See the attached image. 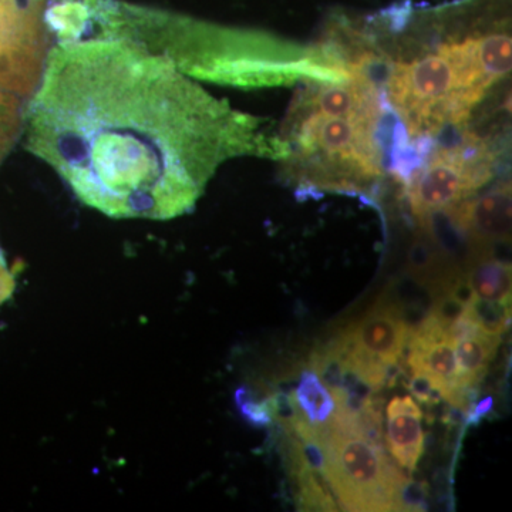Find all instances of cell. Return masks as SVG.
Listing matches in <instances>:
<instances>
[{
  "mask_svg": "<svg viewBox=\"0 0 512 512\" xmlns=\"http://www.w3.org/2000/svg\"><path fill=\"white\" fill-rule=\"evenodd\" d=\"M325 478L340 510L400 511L399 495L410 476L397 466L383 443L330 429L323 434Z\"/></svg>",
  "mask_w": 512,
  "mask_h": 512,
  "instance_id": "cell-6",
  "label": "cell"
},
{
  "mask_svg": "<svg viewBox=\"0 0 512 512\" xmlns=\"http://www.w3.org/2000/svg\"><path fill=\"white\" fill-rule=\"evenodd\" d=\"M42 3L0 0V92L32 96L49 55Z\"/></svg>",
  "mask_w": 512,
  "mask_h": 512,
  "instance_id": "cell-8",
  "label": "cell"
},
{
  "mask_svg": "<svg viewBox=\"0 0 512 512\" xmlns=\"http://www.w3.org/2000/svg\"><path fill=\"white\" fill-rule=\"evenodd\" d=\"M25 2H40V3H42V0H25Z\"/></svg>",
  "mask_w": 512,
  "mask_h": 512,
  "instance_id": "cell-20",
  "label": "cell"
},
{
  "mask_svg": "<svg viewBox=\"0 0 512 512\" xmlns=\"http://www.w3.org/2000/svg\"><path fill=\"white\" fill-rule=\"evenodd\" d=\"M474 248H491L511 238V185L501 184L480 197L444 211Z\"/></svg>",
  "mask_w": 512,
  "mask_h": 512,
  "instance_id": "cell-9",
  "label": "cell"
},
{
  "mask_svg": "<svg viewBox=\"0 0 512 512\" xmlns=\"http://www.w3.org/2000/svg\"><path fill=\"white\" fill-rule=\"evenodd\" d=\"M500 340L501 338L477 332L454 345L458 373L464 389L478 390L494 360Z\"/></svg>",
  "mask_w": 512,
  "mask_h": 512,
  "instance_id": "cell-13",
  "label": "cell"
},
{
  "mask_svg": "<svg viewBox=\"0 0 512 512\" xmlns=\"http://www.w3.org/2000/svg\"><path fill=\"white\" fill-rule=\"evenodd\" d=\"M239 410L244 414L248 423L255 427H269L275 421V394L255 399L254 393L248 387H242L237 392Z\"/></svg>",
  "mask_w": 512,
  "mask_h": 512,
  "instance_id": "cell-16",
  "label": "cell"
},
{
  "mask_svg": "<svg viewBox=\"0 0 512 512\" xmlns=\"http://www.w3.org/2000/svg\"><path fill=\"white\" fill-rule=\"evenodd\" d=\"M427 488L423 483H416L412 478L403 484L399 495L400 511L426 510Z\"/></svg>",
  "mask_w": 512,
  "mask_h": 512,
  "instance_id": "cell-17",
  "label": "cell"
},
{
  "mask_svg": "<svg viewBox=\"0 0 512 512\" xmlns=\"http://www.w3.org/2000/svg\"><path fill=\"white\" fill-rule=\"evenodd\" d=\"M497 165V147L463 128L456 143L430 151L404 181L410 211L421 224L457 207L494 180Z\"/></svg>",
  "mask_w": 512,
  "mask_h": 512,
  "instance_id": "cell-5",
  "label": "cell"
},
{
  "mask_svg": "<svg viewBox=\"0 0 512 512\" xmlns=\"http://www.w3.org/2000/svg\"><path fill=\"white\" fill-rule=\"evenodd\" d=\"M424 414L413 396H394L387 404L383 446L394 463L409 476L424 454Z\"/></svg>",
  "mask_w": 512,
  "mask_h": 512,
  "instance_id": "cell-10",
  "label": "cell"
},
{
  "mask_svg": "<svg viewBox=\"0 0 512 512\" xmlns=\"http://www.w3.org/2000/svg\"><path fill=\"white\" fill-rule=\"evenodd\" d=\"M97 36L121 37L170 60L195 79L238 87L282 86L305 80L339 79L348 64L328 42L313 47L221 28L180 16L99 0Z\"/></svg>",
  "mask_w": 512,
  "mask_h": 512,
  "instance_id": "cell-4",
  "label": "cell"
},
{
  "mask_svg": "<svg viewBox=\"0 0 512 512\" xmlns=\"http://www.w3.org/2000/svg\"><path fill=\"white\" fill-rule=\"evenodd\" d=\"M373 63H353L339 79L305 80L281 133L282 160L298 192L367 194L386 174L382 128L387 104Z\"/></svg>",
  "mask_w": 512,
  "mask_h": 512,
  "instance_id": "cell-3",
  "label": "cell"
},
{
  "mask_svg": "<svg viewBox=\"0 0 512 512\" xmlns=\"http://www.w3.org/2000/svg\"><path fill=\"white\" fill-rule=\"evenodd\" d=\"M494 406L493 396L483 397L478 402L471 403L466 414L467 426H478L485 417L494 412Z\"/></svg>",
  "mask_w": 512,
  "mask_h": 512,
  "instance_id": "cell-18",
  "label": "cell"
},
{
  "mask_svg": "<svg viewBox=\"0 0 512 512\" xmlns=\"http://www.w3.org/2000/svg\"><path fill=\"white\" fill-rule=\"evenodd\" d=\"M23 114L22 97L0 92V163L22 134Z\"/></svg>",
  "mask_w": 512,
  "mask_h": 512,
  "instance_id": "cell-15",
  "label": "cell"
},
{
  "mask_svg": "<svg viewBox=\"0 0 512 512\" xmlns=\"http://www.w3.org/2000/svg\"><path fill=\"white\" fill-rule=\"evenodd\" d=\"M466 313L485 335L501 338L510 328L511 303L474 298Z\"/></svg>",
  "mask_w": 512,
  "mask_h": 512,
  "instance_id": "cell-14",
  "label": "cell"
},
{
  "mask_svg": "<svg viewBox=\"0 0 512 512\" xmlns=\"http://www.w3.org/2000/svg\"><path fill=\"white\" fill-rule=\"evenodd\" d=\"M22 133L80 201L120 220L181 217L227 161L286 157L261 120L121 37L50 47Z\"/></svg>",
  "mask_w": 512,
  "mask_h": 512,
  "instance_id": "cell-1",
  "label": "cell"
},
{
  "mask_svg": "<svg viewBox=\"0 0 512 512\" xmlns=\"http://www.w3.org/2000/svg\"><path fill=\"white\" fill-rule=\"evenodd\" d=\"M291 397L296 413L303 421L309 424L312 429L325 433L332 429L335 421L338 404L332 392L322 382L315 370L306 365L299 372Z\"/></svg>",
  "mask_w": 512,
  "mask_h": 512,
  "instance_id": "cell-12",
  "label": "cell"
},
{
  "mask_svg": "<svg viewBox=\"0 0 512 512\" xmlns=\"http://www.w3.org/2000/svg\"><path fill=\"white\" fill-rule=\"evenodd\" d=\"M409 322L389 292L356 322L333 338L349 365L373 390L386 386L387 370L403 359L410 336Z\"/></svg>",
  "mask_w": 512,
  "mask_h": 512,
  "instance_id": "cell-7",
  "label": "cell"
},
{
  "mask_svg": "<svg viewBox=\"0 0 512 512\" xmlns=\"http://www.w3.org/2000/svg\"><path fill=\"white\" fill-rule=\"evenodd\" d=\"M463 268L476 298L511 303V265L494 256L491 248H473Z\"/></svg>",
  "mask_w": 512,
  "mask_h": 512,
  "instance_id": "cell-11",
  "label": "cell"
},
{
  "mask_svg": "<svg viewBox=\"0 0 512 512\" xmlns=\"http://www.w3.org/2000/svg\"><path fill=\"white\" fill-rule=\"evenodd\" d=\"M13 275L9 271L8 265H6L5 258H3L2 252H0V303L5 301L6 298L13 291Z\"/></svg>",
  "mask_w": 512,
  "mask_h": 512,
  "instance_id": "cell-19",
  "label": "cell"
},
{
  "mask_svg": "<svg viewBox=\"0 0 512 512\" xmlns=\"http://www.w3.org/2000/svg\"><path fill=\"white\" fill-rule=\"evenodd\" d=\"M461 25L446 39L387 66L384 100L402 124V137L423 151L440 134L466 127L485 96L511 72L507 0H464Z\"/></svg>",
  "mask_w": 512,
  "mask_h": 512,
  "instance_id": "cell-2",
  "label": "cell"
}]
</instances>
